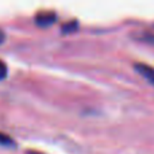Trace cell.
I'll use <instances>...</instances> for the list:
<instances>
[{"label": "cell", "mask_w": 154, "mask_h": 154, "mask_svg": "<svg viewBox=\"0 0 154 154\" xmlns=\"http://www.w3.org/2000/svg\"><path fill=\"white\" fill-rule=\"evenodd\" d=\"M77 26H79V22L72 20V22H69V23L64 24V26L61 27V30H62V32H72V31H75V30L77 29Z\"/></svg>", "instance_id": "277c9868"}, {"label": "cell", "mask_w": 154, "mask_h": 154, "mask_svg": "<svg viewBox=\"0 0 154 154\" xmlns=\"http://www.w3.org/2000/svg\"><path fill=\"white\" fill-rule=\"evenodd\" d=\"M57 15L53 11H39L35 15V23L39 27H49L56 22Z\"/></svg>", "instance_id": "6da1fadb"}, {"label": "cell", "mask_w": 154, "mask_h": 154, "mask_svg": "<svg viewBox=\"0 0 154 154\" xmlns=\"http://www.w3.org/2000/svg\"><path fill=\"white\" fill-rule=\"evenodd\" d=\"M134 68L143 79H146L150 84L154 85V66L149 64H145V62H137L134 65Z\"/></svg>", "instance_id": "7a4b0ae2"}, {"label": "cell", "mask_w": 154, "mask_h": 154, "mask_svg": "<svg viewBox=\"0 0 154 154\" xmlns=\"http://www.w3.org/2000/svg\"><path fill=\"white\" fill-rule=\"evenodd\" d=\"M7 73H8V68L5 65L4 61L0 60V80H4L7 77Z\"/></svg>", "instance_id": "5b68a950"}, {"label": "cell", "mask_w": 154, "mask_h": 154, "mask_svg": "<svg viewBox=\"0 0 154 154\" xmlns=\"http://www.w3.org/2000/svg\"><path fill=\"white\" fill-rule=\"evenodd\" d=\"M14 139L4 133H0V146H12Z\"/></svg>", "instance_id": "3957f363"}, {"label": "cell", "mask_w": 154, "mask_h": 154, "mask_svg": "<svg viewBox=\"0 0 154 154\" xmlns=\"http://www.w3.org/2000/svg\"><path fill=\"white\" fill-rule=\"evenodd\" d=\"M4 38H5L4 31H3V30H0V43H3V42H4Z\"/></svg>", "instance_id": "8992f818"}]
</instances>
